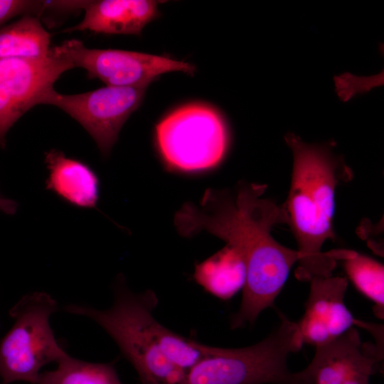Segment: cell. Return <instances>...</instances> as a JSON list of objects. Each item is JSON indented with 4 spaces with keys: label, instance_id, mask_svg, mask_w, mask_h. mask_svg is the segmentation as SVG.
<instances>
[{
    "label": "cell",
    "instance_id": "6da1fadb",
    "mask_svg": "<svg viewBox=\"0 0 384 384\" xmlns=\"http://www.w3.org/2000/svg\"><path fill=\"white\" fill-rule=\"evenodd\" d=\"M293 154L287 198L282 205L297 244L296 277L303 282L332 275L336 251L324 252L326 241H334L333 228L336 188L352 178L343 159L332 151L334 144H307L293 133L285 137Z\"/></svg>",
    "mask_w": 384,
    "mask_h": 384
},
{
    "label": "cell",
    "instance_id": "7a4b0ae2",
    "mask_svg": "<svg viewBox=\"0 0 384 384\" xmlns=\"http://www.w3.org/2000/svg\"><path fill=\"white\" fill-rule=\"evenodd\" d=\"M113 291L114 302L108 309L70 304L64 310L102 328L134 367L141 384H181L186 372L166 358L153 331V310L158 302L155 294L132 292L122 277L117 278Z\"/></svg>",
    "mask_w": 384,
    "mask_h": 384
},
{
    "label": "cell",
    "instance_id": "3957f363",
    "mask_svg": "<svg viewBox=\"0 0 384 384\" xmlns=\"http://www.w3.org/2000/svg\"><path fill=\"white\" fill-rule=\"evenodd\" d=\"M297 322L280 314V324L265 338L243 348L215 347L189 369L181 384H289L287 359L303 346Z\"/></svg>",
    "mask_w": 384,
    "mask_h": 384
},
{
    "label": "cell",
    "instance_id": "277c9868",
    "mask_svg": "<svg viewBox=\"0 0 384 384\" xmlns=\"http://www.w3.org/2000/svg\"><path fill=\"white\" fill-rule=\"evenodd\" d=\"M57 309V302L50 294L33 292L23 296L9 310L14 323L0 341L1 384H37L43 366L68 355L50 324Z\"/></svg>",
    "mask_w": 384,
    "mask_h": 384
},
{
    "label": "cell",
    "instance_id": "5b68a950",
    "mask_svg": "<svg viewBox=\"0 0 384 384\" xmlns=\"http://www.w3.org/2000/svg\"><path fill=\"white\" fill-rule=\"evenodd\" d=\"M159 151L167 165L182 171L213 168L228 146L225 122L213 107L189 104L174 110L156 127Z\"/></svg>",
    "mask_w": 384,
    "mask_h": 384
},
{
    "label": "cell",
    "instance_id": "8992f818",
    "mask_svg": "<svg viewBox=\"0 0 384 384\" xmlns=\"http://www.w3.org/2000/svg\"><path fill=\"white\" fill-rule=\"evenodd\" d=\"M147 85H106L87 92L65 95L50 90L41 105L57 107L80 123L107 156L129 116L140 106Z\"/></svg>",
    "mask_w": 384,
    "mask_h": 384
},
{
    "label": "cell",
    "instance_id": "52a82bcc",
    "mask_svg": "<svg viewBox=\"0 0 384 384\" xmlns=\"http://www.w3.org/2000/svg\"><path fill=\"white\" fill-rule=\"evenodd\" d=\"M50 51L69 60L74 67L85 69L90 78L106 85L139 87L149 85L159 75L181 71L190 75L194 65L164 56L117 49L87 48L77 39L67 40L50 48Z\"/></svg>",
    "mask_w": 384,
    "mask_h": 384
},
{
    "label": "cell",
    "instance_id": "ba28073f",
    "mask_svg": "<svg viewBox=\"0 0 384 384\" xmlns=\"http://www.w3.org/2000/svg\"><path fill=\"white\" fill-rule=\"evenodd\" d=\"M75 68L50 51L40 59H0V147L10 128L43 96L65 71Z\"/></svg>",
    "mask_w": 384,
    "mask_h": 384
},
{
    "label": "cell",
    "instance_id": "9c48e42d",
    "mask_svg": "<svg viewBox=\"0 0 384 384\" xmlns=\"http://www.w3.org/2000/svg\"><path fill=\"white\" fill-rule=\"evenodd\" d=\"M382 359L380 348L363 343L358 331L352 327L316 347L311 363L297 373L309 384H369L375 366Z\"/></svg>",
    "mask_w": 384,
    "mask_h": 384
},
{
    "label": "cell",
    "instance_id": "30bf717a",
    "mask_svg": "<svg viewBox=\"0 0 384 384\" xmlns=\"http://www.w3.org/2000/svg\"><path fill=\"white\" fill-rule=\"evenodd\" d=\"M305 312L297 322L303 343L318 347L358 324L344 303L348 280L340 276L314 278Z\"/></svg>",
    "mask_w": 384,
    "mask_h": 384
},
{
    "label": "cell",
    "instance_id": "8fae6325",
    "mask_svg": "<svg viewBox=\"0 0 384 384\" xmlns=\"http://www.w3.org/2000/svg\"><path fill=\"white\" fill-rule=\"evenodd\" d=\"M159 1L151 0L87 1L85 16L65 32L91 31L107 34L139 35L159 15Z\"/></svg>",
    "mask_w": 384,
    "mask_h": 384
},
{
    "label": "cell",
    "instance_id": "7c38bea8",
    "mask_svg": "<svg viewBox=\"0 0 384 384\" xmlns=\"http://www.w3.org/2000/svg\"><path fill=\"white\" fill-rule=\"evenodd\" d=\"M48 170L46 189L66 203L82 208L96 206L99 198V179L85 163L57 149L45 153Z\"/></svg>",
    "mask_w": 384,
    "mask_h": 384
},
{
    "label": "cell",
    "instance_id": "4fadbf2b",
    "mask_svg": "<svg viewBox=\"0 0 384 384\" xmlns=\"http://www.w3.org/2000/svg\"><path fill=\"white\" fill-rule=\"evenodd\" d=\"M50 35L38 16H22L0 28V59L46 58L50 53Z\"/></svg>",
    "mask_w": 384,
    "mask_h": 384
},
{
    "label": "cell",
    "instance_id": "5bb4252c",
    "mask_svg": "<svg viewBox=\"0 0 384 384\" xmlns=\"http://www.w3.org/2000/svg\"><path fill=\"white\" fill-rule=\"evenodd\" d=\"M195 276L223 298H229L243 287L246 277L244 257L235 247L226 245L208 260L198 265Z\"/></svg>",
    "mask_w": 384,
    "mask_h": 384
},
{
    "label": "cell",
    "instance_id": "9a60e30c",
    "mask_svg": "<svg viewBox=\"0 0 384 384\" xmlns=\"http://www.w3.org/2000/svg\"><path fill=\"white\" fill-rule=\"evenodd\" d=\"M55 370L41 373L37 384H123L111 363L82 361L68 354Z\"/></svg>",
    "mask_w": 384,
    "mask_h": 384
},
{
    "label": "cell",
    "instance_id": "2e32d148",
    "mask_svg": "<svg viewBox=\"0 0 384 384\" xmlns=\"http://www.w3.org/2000/svg\"><path fill=\"white\" fill-rule=\"evenodd\" d=\"M346 272L358 291L374 303L379 319L384 314V267L377 260L353 250H345Z\"/></svg>",
    "mask_w": 384,
    "mask_h": 384
},
{
    "label": "cell",
    "instance_id": "e0dca14e",
    "mask_svg": "<svg viewBox=\"0 0 384 384\" xmlns=\"http://www.w3.org/2000/svg\"><path fill=\"white\" fill-rule=\"evenodd\" d=\"M152 329L166 358L186 373L203 358L211 354L215 348L174 333L156 319Z\"/></svg>",
    "mask_w": 384,
    "mask_h": 384
},
{
    "label": "cell",
    "instance_id": "ac0fdd59",
    "mask_svg": "<svg viewBox=\"0 0 384 384\" xmlns=\"http://www.w3.org/2000/svg\"><path fill=\"white\" fill-rule=\"evenodd\" d=\"M46 9L45 1L0 0V28L17 16L33 14L40 16Z\"/></svg>",
    "mask_w": 384,
    "mask_h": 384
},
{
    "label": "cell",
    "instance_id": "d6986e66",
    "mask_svg": "<svg viewBox=\"0 0 384 384\" xmlns=\"http://www.w3.org/2000/svg\"><path fill=\"white\" fill-rule=\"evenodd\" d=\"M17 210V203L0 193V211L8 215H14Z\"/></svg>",
    "mask_w": 384,
    "mask_h": 384
},
{
    "label": "cell",
    "instance_id": "ffe728a7",
    "mask_svg": "<svg viewBox=\"0 0 384 384\" xmlns=\"http://www.w3.org/2000/svg\"><path fill=\"white\" fill-rule=\"evenodd\" d=\"M289 384H309V383H307L303 381L302 380H301L299 378V375H298L297 372V379L294 382H292L291 383H289Z\"/></svg>",
    "mask_w": 384,
    "mask_h": 384
},
{
    "label": "cell",
    "instance_id": "44dd1931",
    "mask_svg": "<svg viewBox=\"0 0 384 384\" xmlns=\"http://www.w3.org/2000/svg\"><path fill=\"white\" fill-rule=\"evenodd\" d=\"M0 381H1V380H0ZM0 384H1V383H0Z\"/></svg>",
    "mask_w": 384,
    "mask_h": 384
}]
</instances>
